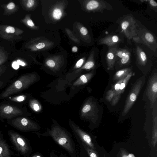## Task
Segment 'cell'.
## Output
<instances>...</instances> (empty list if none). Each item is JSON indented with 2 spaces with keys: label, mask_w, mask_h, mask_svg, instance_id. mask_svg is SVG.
Wrapping results in <instances>:
<instances>
[{
  "label": "cell",
  "mask_w": 157,
  "mask_h": 157,
  "mask_svg": "<svg viewBox=\"0 0 157 157\" xmlns=\"http://www.w3.org/2000/svg\"><path fill=\"white\" fill-rule=\"evenodd\" d=\"M86 10L90 12L103 13L105 10H112L113 7L108 2L104 0H91L86 2Z\"/></svg>",
  "instance_id": "obj_11"
},
{
  "label": "cell",
  "mask_w": 157,
  "mask_h": 157,
  "mask_svg": "<svg viewBox=\"0 0 157 157\" xmlns=\"http://www.w3.org/2000/svg\"><path fill=\"white\" fill-rule=\"evenodd\" d=\"M97 49L92 52L89 60L83 66V68L85 69H90L93 68L95 66V59L98 57V52Z\"/></svg>",
  "instance_id": "obj_17"
},
{
  "label": "cell",
  "mask_w": 157,
  "mask_h": 157,
  "mask_svg": "<svg viewBox=\"0 0 157 157\" xmlns=\"http://www.w3.org/2000/svg\"><path fill=\"white\" fill-rule=\"evenodd\" d=\"M116 95L113 90L111 89L109 90L107 92L105 98L106 100L109 102L112 99L113 97Z\"/></svg>",
  "instance_id": "obj_24"
},
{
  "label": "cell",
  "mask_w": 157,
  "mask_h": 157,
  "mask_svg": "<svg viewBox=\"0 0 157 157\" xmlns=\"http://www.w3.org/2000/svg\"><path fill=\"white\" fill-rule=\"evenodd\" d=\"M33 108L34 110L36 111H38L39 109V106L37 104H34L33 105Z\"/></svg>",
  "instance_id": "obj_40"
},
{
  "label": "cell",
  "mask_w": 157,
  "mask_h": 157,
  "mask_svg": "<svg viewBox=\"0 0 157 157\" xmlns=\"http://www.w3.org/2000/svg\"><path fill=\"white\" fill-rule=\"evenodd\" d=\"M121 94L116 95L111 101V105L112 106H115L118 102L120 98Z\"/></svg>",
  "instance_id": "obj_25"
},
{
  "label": "cell",
  "mask_w": 157,
  "mask_h": 157,
  "mask_svg": "<svg viewBox=\"0 0 157 157\" xmlns=\"http://www.w3.org/2000/svg\"><path fill=\"white\" fill-rule=\"evenodd\" d=\"M34 3L35 1L34 0H29L27 1V6L29 8H31L34 5Z\"/></svg>",
  "instance_id": "obj_32"
},
{
  "label": "cell",
  "mask_w": 157,
  "mask_h": 157,
  "mask_svg": "<svg viewBox=\"0 0 157 157\" xmlns=\"http://www.w3.org/2000/svg\"><path fill=\"white\" fill-rule=\"evenodd\" d=\"M135 43L133 52L135 56L137 64L145 67L152 62L155 53L142 43Z\"/></svg>",
  "instance_id": "obj_5"
},
{
  "label": "cell",
  "mask_w": 157,
  "mask_h": 157,
  "mask_svg": "<svg viewBox=\"0 0 157 157\" xmlns=\"http://www.w3.org/2000/svg\"><path fill=\"white\" fill-rule=\"evenodd\" d=\"M17 62L19 65H20L22 66L25 67L26 65V64L24 61L20 60L17 59Z\"/></svg>",
  "instance_id": "obj_37"
},
{
  "label": "cell",
  "mask_w": 157,
  "mask_h": 157,
  "mask_svg": "<svg viewBox=\"0 0 157 157\" xmlns=\"http://www.w3.org/2000/svg\"><path fill=\"white\" fill-rule=\"evenodd\" d=\"M8 123L18 130L22 132L35 131L38 129L34 123L24 117H17L8 120Z\"/></svg>",
  "instance_id": "obj_8"
},
{
  "label": "cell",
  "mask_w": 157,
  "mask_h": 157,
  "mask_svg": "<svg viewBox=\"0 0 157 157\" xmlns=\"http://www.w3.org/2000/svg\"><path fill=\"white\" fill-rule=\"evenodd\" d=\"M80 146L84 148L89 157H99L98 154L95 150L90 148L84 144L78 142Z\"/></svg>",
  "instance_id": "obj_19"
},
{
  "label": "cell",
  "mask_w": 157,
  "mask_h": 157,
  "mask_svg": "<svg viewBox=\"0 0 157 157\" xmlns=\"http://www.w3.org/2000/svg\"><path fill=\"white\" fill-rule=\"evenodd\" d=\"M46 63L48 66L51 67H54L56 65L55 62L52 59L48 60Z\"/></svg>",
  "instance_id": "obj_29"
},
{
  "label": "cell",
  "mask_w": 157,
  "mask_h": 157,
  "mask_svg": "<svg viewBox=\"0 0 157 157\" xmlns=\"http://www.w3.org/2000/svg\"><path fill=\"white\" fill-rule=\"evenodd\" d=\"M122 157H135L133 154H129L128 155L125 154L124 152L121 151Z\"/></svg>",
  "instance_id": "obj_36"
},
{
  "label": "cell",
  "mask_w": 157,
  "mask_h": 157,
  "mask_svg": "<svg viewBox=\"0 0 157 157\" xmlns=\"http://www.w3.org/2000/svg\"><path fill=\"white\" fill-rule=\"evenodd\" d=\"M30 157H42L39 154H35Z\"/></svg>",
  "instance_id": "obj_42"
},
{
  "label": "cell",
  "mask_w": 157,
  "mask_h": 157,
  "mask_svg": "<svg viewBox=\"0 0 157 157\" xmlns=\"http://www.w3.org/2000/svg\"><path fill=\"white\" fill-rule=\"evenodd\" d=\"M15 29L13 27L9 26L5 29V32L8 33H13L15 32Z\"/></svg>",
  "instance_id": "obj_28"
},
{
  "label": "cell",
  "mask_w": 157,
  "mask_h": 157,
  "mask_svg": "<svg viewBox=\"0 0 157 157\" xmlns=\"http://www.w3.org/2000/svg\"><path fill=\"white\" fill-rule=\"evenodd\" d=\"M84 62V59H79L76 63L75 66L77 68L80 67L83 64Z\"/></svg>",
  "instance_id": "obj_30"
},
{
  "label": "cell",
  "mask_w": 157,
  "mask_h": 157,
  "mask_svg": "<svg viewBox=\"0 0 157 157\" xmlns=\"http://www.w3.org/2000/svg\"><path fill=\"white\" fill-rule=\"evenodd\" d=\"M25 97L23 95H20L13 98L11 99L12 101L16 102H21L23 101Z\"/></svg>",
  "instance_id": "obj_27"
},
{
  "label": "cell",
  "mask_w": 157,
  "mask_h": 157,
  "mask_svg": "<svg viewBox=\"0 0 157 157\" xmlns=\"http://www.w3.org/2000/svg\"><path fill=\"white\" fill-rule=\"evenodd\" d=\"M71 128L78 142L82 143L90 148L95 150L94 144L89 134L75 125L72 124Z\"/></svg>",
  "instance_id": "obj_12"
},
{
  "label": "cell",
  "mask_w": 157,
  "mask_h": 157,
  "mask_svg": "<svg viewBox=\"0 0 157 157\" xmlns=\"http://www.w3.org/2000/svg\"><path fill=\"white\" fill-rule=\"evenodd\" d=\"M94 103H89L86 104L83 108L82 111L84 113H87L91 109Z\"/></svg>",
  "instance_id": "obj_26"
},
{
  "label": "cell",
  "mask_w": 157,
  "mask_h": 157,
  "mask_svg": "<svg viewBox=\"0 0 157 157\" xmlns=\"http://www.w3.org/2000/svg\"><path fill=\"white\" fill-rule=\"evenodd\" d=\"M124 78H123L117 81L112 87V89L114 91L116 95L119 94V91L120 85Z\"/></svg>",
  "instance_id": "obj_21"
},
{
  "label": "cell",
  "mask_w": 157,
  "mask_h": 157,
  "mask_svg": "<svg viewBox=\"0 0 157 157\" xmlns=\"http://www.w3.org/2000/svg\"><path fill=\"white\" fill-rule=\"evenodd\" d=\"M119 47L116 46L108 48L105 55V60L108 70H112L114 69L116 60V51Z\"/></svg>",
  "instance_id": "obj_16"
},
{
  "label": "cell",
  "mask_w": 157,
  "mask_h": 157,
  "mask_svg": "<svg viewBox=\"0 0 157 157\" xmlns=\"http://www.w3.org/2000/svg\"><path fill=\"white\" fill-rule=\"evenodd\" d=\"M80 32L84 36L87 35L88 33L87 29L85 27H82L80 29Z\"/></svg>",
  "instance_id": "obj_31"
},
{
  "label": "cell",
  "mask_w": 157,
  "mask_h": 157,
  "mask_svg": "<svg viewBox=\"0 0 157 157\" xmlns=\"http://www.w3.org/2000/svg\"><path fill=\"white\" fill-rule=\"evenodd\" d=\"M51 157H56L55 156H52Z\"/></svg>",
  "instance_id": "obj_44"
},
{
  "label": "cell",
  "mask_w": 157,
  "mask_h": 157,
  "mask_svg": "<svg viewBox=\"0 0 157 157\" xmlns=\"http://www.w3.org/2000/svg\"><path fill=\"white\" fill-rule=\"evenodd\" d=\"M72 51L73 52H75L78 51V48L76 46H73L72 48Z\"/></svg>",
  "instance_id": "obj_41"
},
{
  "label": "cell",
  "mask_w": 157,
  "mask_h": 157,
  "mask_svg": "<svg viewBox=\"0 0 157 157\" xmlns=\"http://www.w3.org/2000/svg\"><path fill=\"white\" fill-rule=\"evenodd\" d=\"M12 66L15 69H17L19 67V65L18 64L17 61H15L13 63Z\"/></svg>",
  "instance_id": "obj_39"
},
{
  "label": "cell",
  "mask_w": 157,
  "mask_h": 157,
  "mask_svg": "<svg viewBox=\"0 0 157 157\" xmlns=\"http://www.w3.org/2000/svg\"><path fill=\"white\" fill-rule=\"evenodd\" d=\"M124 36L119 31L118 33H113L99 38L98 44L105 45L108 48L119 46L124 41Z\"/></svg>",
  "instance_id": "obj_10"
},
{
  "label": "cell",
  "mask_w": 157,
  "mask_h": 157,
  "mask_svg": "<svg viewBox=\"0 0 157 157\" xmlns=\"http://www.w3.org/2000/svg\"><path fill=\"white\" fill-rule=\"evenodd\" d=\"M15 155L0 130V157H12Z\"/></svg>",
  "instance_id": "obj_15"
},
{
  "label": "cell",
  "mask_w": 157,
  "mask_h": 157,
  "mask_svg": "<svg viewBox=\"0 0 157 157\" xmlns=\"http://www.w3.org/2000/svg\"><path fill=\"white\" fill-rule=\"evenodd\" d=\"M133 75V73L131 71L124 78L123 81L121 83L119 91V94H121L122 93L125 89L126 86L131 77Z\"/></svg>",
  "instance_id": "obj_20"
},
{
  "label": "cell",
  "mask_w": 157,
  "mask_h": 157,
  "mask_svg": "<svg viewBox=\"0 0 157 157\" xmlns=\"http://www.w3.org/2000/svg\"><path fill=\"white\" fill-rule=\"evenodd\" d=\"M136 33L140 38V43L143 44L156 54L157 41L155 35L146 28L140 26L139 22H137L136 26Z\"/></svg>",
  "instance_id": "obj_6"
},
{
  "label": "cell",
  "mask_w": 157,
  "mask_h": 157,
  "mask_svg": "<svg viewBox=\"0 0 157 157\" xmlns=\"http://www.w3.org/2000/svg\"><path fill=\"white\" fill-rule=\"evenodd\" d=\"M138 20L131 14L119 18L117 21L120 32L126 38L127 43L131 44L133 39L137 36L136 26Z\"/></svg>",
  "instance_id": "obj_2"
},
{
  "label": "cell",
  "mask_w": 157,
  "mask_h": 157,
  "mask_svg": "<svg viewBox=\"0 0 157 157\" xmlns=\"http://www.w3.org/2000/svg\"><path fill=\"white\" fill-rule=\"evenodd\" d=\"M27 24L28 25L31 27H33L34 26V24L33 21L30 19H29L27 21Z\"/></svg>",
  "instance_id": "obj_35"
},
{
  "label": "cell",
  "mask_w": 157,
  "mask_h": 157,
  "mask_svg": "<svg viewBox=\"0 0 157 157\" xmlns=\"http://www.w3.org/2000/svg\"><path fill=\"white\" fill-rule=\"evenodd\" d=\"M33 81V77L31 75H24L9 86L0 94V99L6 98L14 94L25 89Z\"/></svg>",
  "instance_id": "obj_4"
},
{
  "label": "cell",
  "mask_w": 157,
  "mask_h": 157,
  "mask_svg": "<svg viewBox=\"0 0 157 157\" xmlns=\"http://www.w3.org/2000/svg\"><path fill=\"white\" fill-rule=\"evenodd\" d=\"M6 68L5 66H0V75L4 72Z\"/></svg>",
  "instance_id": "obj_38"
},
{
  "label": "cell",
  "mask_w": 157,
  "mask_h": 157,
  "mask_svg": "<svg viewBox=\"0 0 157 157\" xmlns=\"http://www.w3.org/2000/svg\"><path fill=\"white\" fill-rule=\"evenodd\" d=\"M142 78L138 79L136 82L126 99L122 116L126 115L131 109L136 100L143 84Z\"/></svg>",
  "instance_id": "obj_7"
},
{
  "label": "cell",
  "mask_w": 157,
  "mask_h": 157,
  "mask_svg": "<svg viewBox=\"0 0 157 157\" xmlns=\"http://www.w3.org/2000/svg\"><path fill=\"white\" fill-rule=\"evenodd\" d=\"M145 2L147 3L150 8L157 12V3L154 0H145Z\"/></svg>",
  "instance_id": "obj_23"
},
{
  "label": "cell",
  "mask_w": 157,
  "mask_h": 157,
  "mask_svg": "<svg viewBox=\"0 0 157 157\" xmlns=\"http://www.w3.org/2000/svg\"><path fill=\"white\" fill-rule=\"evenodd\" d=\"M116 60L114 66L122 67L129 64L131 61V50L127 47H118L116 51Z\"/></svg>",
  "instance_id": "obj_9"
},
{
  "label": "cell",
  "mask_w": 157,
  "mask_h": 157,
  "mask_svg": "<svg viewBox=\"0 0 157 157\" xmlns=\"http://www.w3.org/2000/svg\"><path fill=\"white\" fill-rule=\"evenodd\" d=\"M4 84V83L2 81H0V88L2 87Z\"/></svg>",
  "instance_id": "obj_43"
},
{
  "label": "cell",
  "mask_w": 157,
  "mask_h": 157,
  "mask_svg": "<svg viewBox=\"0 0 157 157\" xmlns=\"http://www.w3.org/2000/svg\"><path fill=\"white\" fill-rule=\"evenodd\" d=\"M62 12L60 9L56 8L53 11L52 16L56 20L60 19L62 16Z\"/></svg>",
  "instance_id": "obj_22"
},
{
  "label": "cell",
  "mask_w": 157,
  "mask_h": 157,
  "mask_svg": "<svg viewBox=\"0 0 157 157\" xmlns=\"http://www.w3.org/2000/svg\"><path fill=\"white\" fill-rule=\"evenodd\" d=\"M44 136H50L58 144L66 150L73 157L76 156L75 144L70 134L65 130L58 127L52 128L40 134Z\"/></svg>",
  "instance_id": "obj_1"
},
{
  "label": "cell",
  "mask_w": 157,
  "mask_h": 157,
  "mask_svg": "<svg viewBox=\"0 0 157 157\" xmlns=\"http://www.w3.org/2000/svg\"><path fill=\"white\" fill-rule=\"evenodd\" d=\"M15 4L13 2H11L9 3L7 6V8L8 10H12L15 7Z\"/></svg>",
  "instance_id": "obj_33"
},
{
  "label": "cell",
  "mask_w": 157,
  "mask_h": 157,
  "mask_svg": "<svg viewBox=\"0 0 157 157\" xmlns=\"http://www.w3.org/2000/svg\"><path fill=\"white\" fill-rule=\"evenodd\" d=\"M23 114L22 110L17 107L9 104L0 106V117L3 118L10 120Z\"/></svg>",
  "instance_id": "obj_13"
},
{
  "label": "cell",
  "mask_w": 157,
  "mask_h": 157,
  "mask_svg": "<svg viewBox=\"0 0 157 157\" xmlns=\"http://www.w3.org/2000/svg\"><path fill=\"white\" fill-rule=\"evenodd\" d=\"M45 46V44L44 43H40L37 44L36 47L38 49H41L44 48Z\"/></svg>",
  "instance_id": "obj_34"
},
{
  "label": "cell",
  "mask_w": 157,
  "mask_h": 157,
  "mask_svg": "<svg viewBox=\"0 0 157 157\" xmlns=\"http://www.w3.org/2000/svg\"><path fill=\"white\" fill-rule=\"evenodd\" d=\"M10 140L19 155L29 157L32 152L29 143L23 136L13 130L8 131Z\"/></svg>",
  "instance_id": "obj_3"
},
{
  "label": "cell",
  "mask_w": 157,
  "mask_h": 157,
  "mask_svg": "<svg viewBox=\"0 0 157 157\" xmlns=\"http://www.w3.org/2000/svg\"><path fill=\"white\" fill-rule=\"evenodd\" d=\"M151 106L155 102L157 98V73H154L149 80L146 91Z\"/></svg>",
  "instance_id": "obj_14"
},
{
  "label": "cell",
  "mask_w": 157,
  "mask_h": 157,
  "mask_svg": "<svg viewBox=\"0 0 157 157\" xmlns=\"http://www.w3.org/2000/svg\"><path fill=\"white\" fill-rule=\"evenodd\" d=\"M132 67H126L117 71L115 74L113 79L116 81L125 78L131 71Z\"/></svg>",
  "instance_id": "obj_18"
},
{
  "label": "cell",
  "mask_w": 157,
  "mask_h": 157,
  "mask_svg": "<svg viewBox=\"0 0 157 157\" xmlns=\"http://www.w3.org/2000/svg\"><path fill=\"white\" fill-rule=\"evenodd\" d=\"M104 157H106L105 154H104Z\"/></svg>",
  "instance_id": "obj_45"
}]
</instances>
